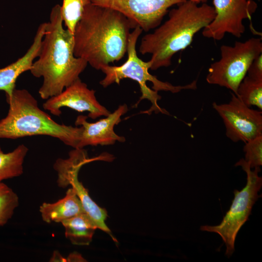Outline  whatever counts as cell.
<instances>
[{"label":"cell","mask_w":262,"mask_h":262,"mask_svg":"<svg viewBox=\"0 0 262 262\" xmlns=\"http://www.w3.org/2000/svg\"><path fill=\"white\" fill-rule=\"evenodd\" d=\"M136 26L120 12L91 3L75 28L74 55L99 70L124 57L130 30Z\"/></svg>","instance_id":"6da1fadb"},{"label":"cell","mask_w":262,"mask_h":262,"mask_svg":"<svg viewBox=\"0 0 262 262\" xmlns=\"http://www.w3.org/2000/svg\"><path fill=\"white\" fill-rule=\"evenodd\" d=\"M87 64L75 56L73 34L64 28L61 5H54L46 24L37 59L30 70L35 77L43 78L40 97L47 99L61 93L79 78Z\"/></svg>","instance_id":"7a4b0ae2"},{"label":"cell","mask_w":262,"mask_h":262,"mask_svg":"<svg viewBox=\"0 0 262 262\" xmlns=\"http://www.w3.org/2000/svg\"><path fill=\"white\" fill-rule=\"evenodd\" d=\"M178 5L169 12V18L164 24L141 40L140 52L151 54L152 70L170 66L173 55L189 46L195 34L209 25L216 15L214 7L206 3L198 6L186 0Z\"/></svg>","instance_id":"3957f363"},{"label":"cell","mask_w":262,"mask_h":262,"mask_svg":"<svg viewBox=\"0 0 262 262\" xmlns=\"http://www.w3.org/2000/svg\"><path fill=\"white\" fill-rule=\"evenodd\" d=\"M9 110L0 121V138L15 139L26 136L47 135L77 148L81 127L60 124L41 110L36 99L26 89H17L6 97Z\"/></svg>","instance_id":"277c9868"},{"label":"cell","mask_w":262,"mask_h":262,"mask_svg":"<svg viewBox=\"0 0 262 262\" xmlns=\"http://www.w3.org/2000/svg\"><path fill=\"white\" fill-rule=\"evenodd\" d=\"M142 31L140 27L136 26L130 33L127 48L128 59L124 64L120 66L107 65L101 68L100 70L105 76L99 83L105 88L114 83L119 84L121 80L125 78L135 81L138 83L142 93L139 100L135 104L136 106L144 99H147L151 103L150 108L142 113L149 115L154 112L169 115L158 104V101L161 98L158 92L164 91L175 93L182 90L194 89L196 88V81L183 86H175L168 82L161 81L150 74L148 70L151 68V62L150 61H143L138 57L136 50V44Z\"/></svg>","instance_id":"5b68a950"},{"label":"cell","mask_w":262,"mask_h":262,"mask_svg":"<svg viewBox=\"0 0 262 262\" xmlns=\"http://www.w3.org/2000/svg\"><path fill=\"white\" fill-rule=\"evenodd\" d=\"M235 165L241 166L246 173V186L241 191H234L232 204L219 225L200 227L202 231L216 233L220 236L226 245L225 254L228 257L234 251L235 239L239 230L248 220L253 205L261 196L258 192L262 186V178L258 175L261 171L260 167L252 170L244 159H240Z\"/></svg>","instance_id":"8992f818"},{"label":"cell","mask_w":262,"mask_h":262,"mask_svg":"<svg viewBox=\"0 0 262 262\" xmlns=\"http://www.w3.org/2000/svg\"><path fill=\"white\" fill-rule=\"evenodd\" d=\"M220 53V59L209 68L206 81L225 87L236 95L250 65L262 53V40L251 38L244 42L236 41L233 46L222 45Z\"/></svg>","instance_id":"52a82bcc"},{"label":"cell","mask_w":262,"mask_h":262,"mask_svg":"<svg viewBox=\"0 0 262 262\" xmlns=\"http://www.w3.org/2000/svg\"><path fill=\"white\" fill-rule=\"evenodd\" d=\"M74 149L69 152L68 158L58 159L54 164V168L58 173L57 184L62 188L71 185L80 198L85 212L94 221L98 229L108 234L114 241L116 242L105 222L107 217V211L92 200L88 190L79 180L78 178L79 171L83 165L95 161H108L109 155L104 153L96 157L90 158L86 150L83 148Z\"/></svg>","instance_id":"ba28073f"},{"label":"cell","mask_w":262,"mask_h":262,"mask_svg":"<svg viewBox=\"0 0 262 262\" xmlns=\"http://www.w3.org/2000/svg\"><path fill=\"white\" fill-rule=\"evenodd\" d=\"M222 118L226 136L234 142H246L262 135V112L246 105L234 93L229 103H213Z\"/></svg>","instance_id":"9c48e42d"},{"label":"cell","mask_w":262,"mask_h":262,"mask_svg":"<svg viewBox=\"0 0 262 262\" xmlns=\"http://www.w3.org/2000/svg\"><path fill=\"white\" fill-rule=\"evenodd\" d=\"M213 4L215 16L203 29L202 35L216 40L226 33L240 38L245 31L243 20H251L257 7L253 0H213Z\"/></svg>","instance_id":"30bf717a"},{"label":"cell","mask_w":262,"mask_h":262,"mask_svg":"<svg viewBox=\"0 0 262 262\" xmlns=\"http://www.w3.org/2000/svg\"><path fill=\"white\" fill-rule=\"evenodd\" d=\"M186 0H91L92 4L115 10L147 32L158 26L169 8Z\"/></svg>","instance_id":"8fae6325"},{"label":"cell","mask_w":262,"mask_h":262,"mask_svg":"<svg viewBox=\"0 0 262 262\" xmlns=\"http://www.w3.org/2000/svg\"><path fill=\"white\" fill-rule=\"evenodd\" d=\"M43 106L56 116L61 115V109L64 107L78 112H88V117L93 119L111 113L98 102L95 91L89 89L80 78L60 94L47 99Z\"/></svg>","instance_id":"7c38bea8"},{"label":"cell","mask_w":262,"mask_h":262,"mask_svg":"<svg viewBox=\"0 0 262 262\" xmlns=\"http://www.w3.org/2000/svg\"><path fill=\"white\" fill-rule=\"evenodd\" d=\"M126 104L120 105L114 112L105 118L91 123L87 121V116L80 115L75 121V125L80 126L81 132L77 149L87 146L111 145L116 142H124V137L117 135L114 127L121 121V116L128 111Z\"/></svg>","instance_id":"4fadbf2b"},{"label":"cell","mask_w":262,"mask_h":262,"mask_svg":"<svg viewBox=\"0 0 262 262\" xmlns=\"http://www.w3.org/2000/svg\"><path fill=\"white\" fill-rule=\"evenodd\" d=\"M43 220L47 223H62L79 214L85 213L82 203L74 190L70 188L66 196L58 201L43 203L39 209Z\"/></svg>","instance_id":"5bb4252c"},{"label":"cell","mask_w":262,"mask_h":262,"mask_svg":"<svg viewBox=\"0 0 262 262\" xmlns=\"http://www.w3.org/2000/svg\"><path fill=\"white\" fill-rule=\"evenodd\" d=\"M65 236L75 245L87 246L92 241L97 226L86 213H83L63 221Z\"/></svg>","instance_id":"9a60e30c"},{"label":"cell","mask_w":262,"mask_h":262,"mask_svg":"<svg viewBox=\"0 0 262 262\" xmlns=\"http://www.w3.org/2000/svg\"><path fill=\"white\" fill-rule=\"evenodd\" d=\"M28 151V148L23 144L6 153L3 152L0 147V183L4 180L22 174L23 164Z\"/></svg>","instance_id":"2e32d148"},{"label":"cell","mask_w":262,"mask_h":262,"mask_svg":"<svg viewBox=\"0 0 262 262\" xmlns=\"http://www.w3.org/2000/svg\"><path fill=\"white\" fill-rule=\"evenodd\" d=\"M236 95L246 105L257 106L262 110V80L246 76L240 83Z\"/></svg>","instance_id":"e0dca14e"},{"label":"cell","mask_w":262,"mask_h":262,"mask_svg":"<svg viewBox=\"0 0 262 262\" xmlns=\"http://www.w3.org/2000/svg\"><path fill=\"white\" fill-rule=\"evenodd\" d=\"M90 3L91 0H63L61 11L64 25L73 34L84 8Z\"/></svg>","instance_id":"ac0fdd59"},{"label":"cell","mask_w":262,"mask_h":262,"mask_svg":"<svg viewBox=\"0 0 262 262\" xmlns=\"http://www.w3.org/2000/svg\"><path fill=\"white\" fill-rule=\"evenodd\" d=\"M17 195L6 184L0 183V226L5 225L18 206Z\"/></svg>","instance_id":"d6986e66"},{"label":"cell","mask_w":262,"mask_h":262,"mask_svg":"<svg viewBox=\"0 0 262 262\" xmlns=\"http://www.w3.org/2000/svg\"><path fill=\"white\" fill-rule=\"evenodd\" d=\"M243 150L245 153L244 160L251 168L262 165V135L245 143Z\"/></svg>","instance_id":"ffe728a7"},{"label":"cell","mask_w":262,"mask_h":262,"mask_svg":"<svg viewBox=\"0 0 262 262\" xmlns=\"http://www.w3.org/2000/svg\"><path fill=\"white\" fill-rule=\"evenodd\" d=\"M246 76L256 80H262V53L251 63Z\"/></svg>","instance_id":"44dd1931"},{"label":"cell","mask_w":262,"mask_h":262,"mask_svg":"<svg viewBox=\"0 0 262 262\" xmlns=\"http://www.w3.org/2000/svg\"><path fill=\"white\" fill-rule=\"evenodd\" d=\"M50 260L51 261H63L64 259L58 252H54Z\"/></svg>","instance_id":"7402d4cb"},{"label":"cell","mask_w":262,"mask_h":262,"mask_svg":"<svg viewBox=\"0 0 262 262\" xmlns=\"http://www.w3.org/2000/svg\"><path fill=\"white\" fill-rule=\"evenodd\" d=\"M194 2H195L196 3V4H198V3H205L206 2V1H207V0H190Z\"/></svg>","instance_id":"603a6c76"}]
</instances>
